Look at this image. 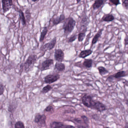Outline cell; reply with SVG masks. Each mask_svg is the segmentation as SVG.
Wrapping results in <instances>:
<instances>
[{
    "instance_id": "7",
    "label": "cell",
    "mask_w": 128,
    "mask_h": 128,
    "mask_svg": "<svg viewBox=\"0 0 128 128\" xmlns=\"http://www.w3.org/2000/svg\"><path fill=\"white\" fill-rule=\"evenodd\" d=\"M54 58L55 60L58 62H63L64 58V53L61 49H58L55 50Z\"/></svg>"
},
{
    "instance_id": "31",
    "label": "cell",
    "mask_w": 128,
    "mask_h": 128,
    "mask_svg": "<svg viewBox=\"0 0 128 128\" xmlns=\"http://www.w3.org/2000/svg\"><path fill=\"white\" fill-rule=\"evenodd\" d=\"M122 4L124 7L127 10L128 6V0H122Z\"/></svg>"
},
{
    "instance_id": "16",
    "label": "cell",
    "mask_w": 128,
    "mask_h": 128,
    "mask_svg": "<svg viewBox=\"0 0 128 128\" xmlns=\"http://www.w3.org/2000/svg\"><path fill=\"white\" fill-rule=\"evenodd\" d=\"M92 53V51L91 49L82 50L80 52L79 54V57L81 58H85L91 54Z\"/></svg>"
},
{
    "instance_id": "28",
    "label": "cell",
    "mask_w": 128,
    "mask_h": 128,
    "mask_svg": "<svg viewBox=\"0 0 128 128\" xmlns=\"http://www.w3.org/2000/svg\"><path fill=\"white\" fill-rule=\"evenodd\" d=\"M110 4L117 6L119 4H121L120 0H109Z\"/></svg>"
},
{
    "instance_id": "29",
    "label": "cell",
    "mask_w": 128,
    "mask_h": 128,
    "mask_svg": "<svg viewBox=\"0 0 128 128\" xmlns=\"http://www.w3.org/2000/svg\"><path fill=\"white\" fill-rule=\"evenodd\" d=\"M77 38V35L76 34H73V35L70 37V38L68 39V43H72L76 40Z\"/></svg>"
},
{
    "instance_id": "21",
    "label": "cell",
    "mask_w": 128,
    "mask_h": 128,
    "mask_svg": "<svg viewBox=\"0 0 128 128\" xmlns=\"http://www.w3.org/2000/svg\"><path fill=\"white\" fill-rule=\"evenodd\" d=\"M48 28L47 27H45L43 28V30L41 33L40 36V42H43L45 38V36L46 35L48 32Z\"/></svg>"
},
{
    "instance_id": "1",
    "label": "cell",
    "mask_w": 128,
    "mask_h": 128,
    "mask_svg": "<svg viewBox=\"0 0 128 128\" xmlns=\"http://www.w3.org/2000/svg\"><path fill=\"white\" fill-rule=\"evenodd\" d=\"M62 26V29L64 30V34L68 36L72 32L76 24V22L72 17L69 16L65 19Z\"/></svg>"
},
{
    "instance_id": "10",
    "label": "cell",
    "mask_w": 128,
    "mask_h": 128,
    "mask_svg": "<svg viewBox=\"0 0 128 128\" xmlns=\"http://www.w3.org/2000/svg\"><path fill=\"white\" fill-rule=\"evenodd\" d=\"M3 11L4 13L9 11L13 5V0H2Z\"/></svg>"
},
{
    "instance_id": "34",
    "label": "cell",
    "mask_w": 128,
    "mask_h": 128,
    "mask_svg": "<svg viewBox=\"0 0 128 128\" xmlns=\"http://www.w3.org/2000/svg\"><path fill=\"white\" fill-rule=\"evenodd\" d=\"M60 128H76L74 126L71 125H64V124Z\"/></svg>"
},
{
    "instance_id": "13",
    "label": "cell",
    "mask_w": 128,
    "mask_h": 128,
    "mask_svg": "<svg viewBox=\"0 0 128 128\" xmlns=\"http://www.w3.org/2000/svg\"><path fill=\"white\" fill-rule=\"evenodd\" d=\"M46 116L45 115H41L40 114H37L35 116V122L41 125H43L46 124Z\"/></svg>"
},
{
    "instance_id": "22",
    "label": "cell",
    "mask_w": 128,
    "mask_h": 128,
    "mask_svg": "<svg viewBox=\"0 0 128 128\" xmlns=\"http://www.w3.org/2000/svg\"><path fill=\"white\" fill-rule=\"evenodd\" d=\"M97 69L98 70L101 76H103L104 75L107 74L109 72V71L103 66H98L97 68Z\"/></svg>"
},
{
    "instance_id": "41",
    "label": "cell",
    "mask_w": 128,
    "mask_h": 128,
    "mask_svg": "<svg viewBox=\"0 0 128 128\" xmlns=\"http://www.w3.org/2000/svg\"><path fill=\"white\" fill-rule=\"evenodd\" d=\"M108 128V127H105V128Z\"/></svg>"
},
{
    "instance_id": "3",
    "label": "cell",
    "mask_w": 128,
    "mask_h": 128,
    "mask_svg": "<svg viewBox=\"0 0 128 128\" xmlns=\"http://www.w3.org/2000/svg\"><path fill=\"white\" fill-rule=\"evenodd\" d=\"M82 104L85 106L91 109L94 102V100L92 99V96L87 94L83 95L82 97Z\"/></svg>"
},
{
    "instance_id": "37",
    "label": "cell",
    "mask_w": 128,
    "mask_h": 128,
    "mask_svg": "<svg viewBox=\"0 0 128 128\" xmlns=\"http://www.w3.org/2000/svg\"><path fill=\"white\" fill-rule=\"evenodd\" d=\"M78 128H86L85 126L83 125H79L78 126Z\"/></svg>"
},
{
    "instance_id": "15",
    "label": "cell",
    "mask_w": 128,
    "mask_h": 128,
    "mask_svg": "<svg viewBox=\"0 0 128 128\" xmlns=\"http://www.w3.org/2000/svg\"><path fill=\"white\" fill-rule=\"evenodd\" d=\"M115 19V17L112 14H108L104 15L101 19L102 22H112Z\"/></svg>"
},
{
    "instance_id": "4",
    "label": "cell",
    "mask_w": 128,
    "mask_h": 128,
    "mask_svg": "<svg viewBox=\"0 0 128 128\" xmlns=\"http://www.w3.org/2000/svg\"><path fill=\"white\" fill-rule=\"evenodd\" d=\"M65 19V16L64 14H61L59 16L55 15L50 20V23H52V26L58 25L59 24L64 22Z\"/></svg>"
},
{
    "instance_id": "25",
    "label": "cell",
    "mask_w": 128,
    "mask_h": 128,
    "mask_svg": "<svg viewBox=\"0 0 128 128\" xmlns=\"http://www.w3.org/2000/svg\"><path fill=\"white\" fill-rule=\"evenodd\" d=\"M25 17L26 20V22H29L31 19V13L30 12L29 10L27 9L25 12Z\"/></svg>"
},
{
    "instance_id": "27",
    "label": "cell",
    "mask_w": 128,
    "mask_h": 128,
    "mask_svg": "<svg viewBox=\"0 0 128 128\" xmlns=\"http://www.w3.org/2000/svg\"><path fill=\"white\" fill-rule=\"evenodd\" d=\"M15 128H25V125L22 122H18L15 124Z\"/></svg>"
},
{
    "instance_id": "20",
    "label": "cell",
    "mask_w": 128,
    "mask_h": 128,
    "mask_svg": "<svg viewBox=\"0 0 128 128\" xmlns=\"http://www.w3.org/2000/svg\"><path fill=\"white\" fill-rule=\"evenodd\" d=\"M65 66L64 64L61 62H57L55 65V69L59 72L64 71L65 70Z\"/></svg>"
},
{
    "instance_id": "36",
    "label": "cell",
    "mask_w": 128,
    "mask_h": 128,
    "mask_svg": "<svg viewBox=\"0 0 128 128\" xmlns=\"http://www.w3.org/2000/svg\"><path fill=\"white\" fill-rule=\"evenodd\" d=\"M124 44L125 46H127L128 44V39L127 36L124 39Z\"/></svg>"
},
{
    "instance_id": "2",
    "label": "cell",
    "mask_w": 128,
    "mask_h": 128,
    "mask_svg": "<svg viewBox=\"0 0 128 128\" xmlns=\"http://www.w3.org/2000/svg\"><path fill=\"white\" fill-rule=\"evenodd\" d=\"M37 58V57L36 55L29 56L23 65V68L25 70L27 71H28L30 69V68L33 66L35 63L36 62Z\"/></svg>"
},
{
    "instance_id": "35",
    "label": "cell",
    "mask_w": 128,
    "mask_h": 128,
    "mask_svg": "<svg viewBox=\"0 0 128 128\" xmlns=\"http://www.w3.org/2000/svg\"><path fill=\"white\" fill-rule=\"evenodd\" d=\"M74 120L78 123H82L83 122L82 120L80 119L79 118H76L74 119Z\"/></svg>"
},
{
    "instance_id": "19",
    "label": "cell",
    "mask_w": 128,
    "mask_h": 128,
    "mask_svg": "<svg viewBox=\"0 0 128 128\" xmlns=\"http://www.w3.org/2000/svg\"><path fill=\"white\" fill-rule=\"evenodd\" d=\"M18 12L19 13L20 18L21 20L22 24L23 25L25 26L26 24V22L25 17V14H24L22 10L20 9H18Z\"/></svg>"
},
{
    "instance_id": "32",
    "label": "cell",
    "mask_w": 128,
    "mask_h": 128,
    "mask_svg": "<svg viewBox=\"0 0 128 128\" xmlns=\"http://www.w3.org/2000/svg\"><path fill=\"white\" fill-rule=\"evenodd\" d=\"M5 91V87L1 84L0 83V96L4 94Z\"/></svg>"
},
{
    "instance_id": "12",
    "label": "cell",
    "mask_w": 128,
    "mask_h": 128,
    "mask_svg": "<svg viewBox=\"0 0 128 128\" xmlns=\"http://www.w3.org/2000/svg\"><path fill=\"white\" fill-rule=\"evenodd\" d=\"M92 109L97 110L98 111L102 112L106 110V107L104 104L99 101H94Z\"/></svg>"
},
{
    "instance_id": "26",
    "label": "cell",
    "mask_w": 128,
    "mask_h": 128,
    "mask_svg": "<svg viewBox=\"0 0 128 128\" xmlns=\"http://www.w3.org/2000/svg\"><path fill=\"white\" fill-rule=\"evenodd\" d=\"M86 36V33L84 32H80L78 35V41L82 42L83 41Z\"/></svg>"
},
{
    "instance_id": "40",
    "label": "cell",
    "mask_w": 128,
    "mask_h": 128,
    "mask_svg": "<svg viewBox=\"0 0 128 128\" xmlns=\"http://www.w3.org/2000/svg\"><path fill=\"white\" fill-rule=\"evenodd\" d=\"M32 1L34 2H36L38 0H31Z\"/></svg>"
},
{
    "instance_id": "5",
    "label": "cell",
    "mask_w": 128,
    "mask_h": 128,
    "mask_svg": "<svg viewBox=\"0 0 128 128\" xmlns=\"http://www.w3.org/2000/svg\"><path fill=\"white\" fill-rule=\"evenodd\" d=\"M60 78V75L59 74H55L47 75L44 78V82L45 83H53L58 80Z\"/></svg>"
},
{
    "instance_id": "30",
    "label": "cell",
    "mask_w": 128,
    "mask_h": 128,
    "mask_svg": "<svg viewBox=\"0 0 128 128\" xmlns=\"http://www.w3.org/2000/svg\"><path fill=\"white\" fill-rule=\"evenodd\" d=\"M81 118H82V119L83 120V122L86 124H88V123L89 122L88 118L85 116H81Z\"/></svg>"
},
{
    "instance_id": "18",
    "label": "cell",
    "mask_w": 128,
    "mask_h": 128,
    "mask_svg": "<svg viewBox=\"0 0 128 128\" xmlns=\"http://www.w3.org/2000/svg\"><path fill=\"white\" fill-rule=\"evenodd\" d=\"M104 3V0H95L92 4V8L94 10L100 8Z\"/></svg>"
},
{
    "instance_id": "8",
    "label": "cell",
    "mask_w": 128,
    "mask_h": 128,
    "mask_svg": "<svg viewBox=\"0 0 128 128\" xmlns=\"http://www.w3.org/2000/svg\"><path fill=\"white\" fill-rule=\"evenodd\" d=\"M57 42V38L55 37L49 43L45 44L43 46L42 48L41 49L43 51H46L47 50H51L55 46Z\"/></svg>"
},
{
    "instance_id": "11",
    "label": "cell",
    "mask_w": 128,
    "mask_h": 128,
    "mask_svg": "<svg viewBox=\"0 0 128 128\" xmlns=\"http://www.w3.org/2000/svg\"><path fill=\"white\" fill-rule=\"evenodd\" d=\"M89 19L86 14L83 16L80 22V30H87V26L89 23Z\"/></svg>"
},
{
    "instance_id": "17",
    "label": "cell",
    "mask_w": 128,
    "mask_h": 128,
    "mask_svg": "<svg viewBox=\"0 0 128 128\" xmlns=\"http://www.w3.org/2000/svg\"><path fill=\"white\" fill-rule=\"evenodd\" d=\"M93 60L92 59H85L83 62L82 66L83 68H89L92 66Z\"/></svg>"
},
{
    "instance_id": "24",
    "label": "cell",
    "mask_w": 128,
    "mask_h": 128,
    "mask_svg": "<svg viewBox=\"0 0 128 128\" xmlns=\"http://www.w3.org/2000/svg\"><path fill=\"white\" fill-rule=\"evenodd\" d=\"M52 89V87L50 85H47L43 88L41 90V92L43 94H46L49 92Z\"/></svg>"
},
{
    "instance_id": "39",
    "label": "cell",
    "mask_w": 128,
    "mask_h": 128,
    "mask_svg": "<svg viewBox=\"0 0 128 128\" xmlns=\"http://www.w3.org/2000/svg\"><path fill=\"white\" fill-rule=\"evenodd\" d=\"M81 0H76L77 3V4H78V3H79L80 1H81Z\"/></svg>"
},
{
    "instance_id": "14",
    "label": "cell",
    "mask_w": 128,
    "mask_h": 128,
    "mask_svg": "<svg viewBox=\"0 0 128 128\" xmlns=\"http://www.w3.org/2000/svg\"><path fill=\"white\" fill-rule=\"evenodd\" d=\"M103 28H101V29H100L98 30V31L97 32V34H95L92 39V41L91 45V47H92L94 45L96 44L98 41L99 40V39L101 37V35H102V33L103 32Z\"/></svg>"
},
{
    "instance_id": "38",
    "label": "cell",
    "mask_w": 128,
    "mask_h": 128,
    "mask_svg": "<svg viewBox=\"0 0 128 128\" xmlns=\"http://www.w3.org/2000/svg\"><path fill=\"white\" fill-rule=\"evenodd\" d=\"M125 128H128V124L127 122L126 124V125L125 126Z\"/></svg>"
},
{
    "instance_id": "33",
    "label": "cell",
    "mask_w": 128,
    "mask_h": 128,
    "mask_svg": "<svg viewBox=\"0 0 128 128\" xmlns=\"http://www.w3.org/2000/svg\"><path fill=\"white\" fill-rule=\"evenodd\" d=\"M53 108L52 105H50L47 107L45 109V111L46 112H50L53 110Z\"/></svg>"
},
{
    "instance_id": "23",
    "label": "cell",
    "mask_w": 128,
    "mask_h": 128,
    "mask_svg": "<svg viewBox=\"0 0 128 128\" xmlns=\"http://www.w3.org/2000/svg\"><path fill=\"white\" fill-rule=\"evenodd\" d=\"M64 125L63 123L59 122H54L50 124L51 128H60Z\"/></svg>"
},
{
    "instance_id": "6",
    "label": "cell",
    "mask_w": 128,
    "mask_h": 128,
    "mask_svg": "<svg viewBox=\"0 0 128 128\" xmlns=\"http://www.w3.org/2000/svg\"><path fill=\"white\" fill-rule=\"evenodd\" d=\"M54 60L52 59H47L42 62L40 67H38L41 71H44L50 69L52 66L53 65Z\"/></svg>"
},
{
    "instance_id": "9",
    "label": "cell",
    "mask_w": 128,
    "mask_h": 128,
    "mask_svg": "<svg viewBox=\"0 0 128 128\" xmlns=\"http://www.w3.org/2000/svg\"><path fill=\"white\" fill-rule=\"evenodd\" d=\"M127 75V74H126V72L124 71H120L115 74H113L109 76L107 79V80H108L109 81H111L114 79H119V78L126 76Z\"/></svg>"
}]
</instances>
